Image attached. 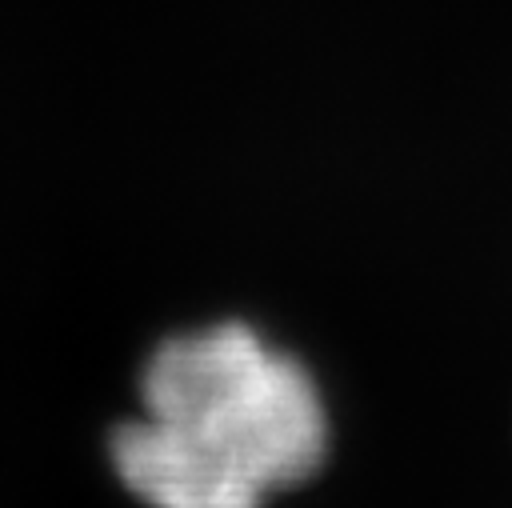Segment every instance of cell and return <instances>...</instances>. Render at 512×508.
Instances as JSON below:
<instances>
[{
	"instance_id": "cell-1",
	"label": "cell",
	"mask_w": 512,
	"mask_h": 508,
	"mask_svg": "<svg viewBox=\"0 0 512 508\" xmlns=\"http://www.w3.org/2000/svg\"><path fill=\"white\" fill-rule=\"evenodd\" d=\"M140 392L148 420L116 428L112 464L148 508H260L324 456L308 372L244 324L160 344Z\"/></svg>"
}]
</instances>
